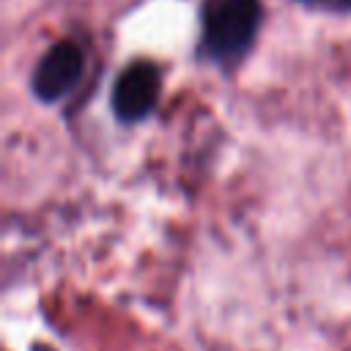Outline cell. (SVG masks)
<instances>
[{
  "mask_svg": "<svg viewBox=\"0 0 351 351\" xmlns=\"http://www.w3.org/2000/svg\"><path fill=\"white\" fill-rule=\"evenodd\" d=\"M197 58L217 69H236L258 41L263 5L261 0H200Z\"/></svg>",
  "mask_w": 351,
  "mask_h": 351,
  "instance_id": "1",
  "label": "cell"
},
{
  "mask_svg": "<svg viewBox=\"0 0 351 351\" xmlns=\"http://www.w3.org/2000/svg\"><path fill=\"white\" fill-rule=\"evenodd\" d=\"M85 74V49L74 38H60L41 52L30 71V90L44 104H58L74 93Z\"/></svg>",
  "mask_w": 351,
  "mask_h": 351,
  "instance_id": "2",
  "label": "cell"
},
{
  "mask_svg": "<svg viewBox=\"0 0 351 351\" xmlns=\"http://www.w3.org/2000/svg\"><path fill=\"white\" fill-rule=\"evenodd\" d=\"M162 96V69L148 60V58H137L132 63H126L115 82H112V115L121 123H140L145 121Z\"/></svg>",
  "mask_w": 351,
  "mask_h": 351,
  "instance_id": "3",
  "label": "cell"
},
{
  "mask_svg": "<svg viewBox=\"0 0 351 351\" xmlns=\"http://www.w3.org/2000/svg\"><path fill=\"white\" fill-rule=\"evenodd\" d=\"M291 3L304 5V8H315V11H335V14L351 11V0H291Z\"/></svg>",
  "mask_w": 351,
  "mask_h": 351,
  "instance_id": "4",
  "label": "cell"
}]
</instances>
